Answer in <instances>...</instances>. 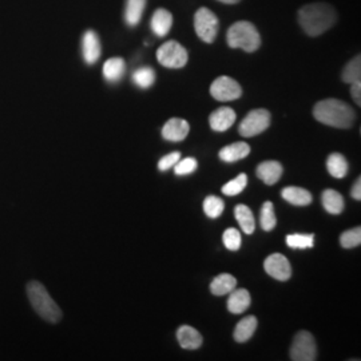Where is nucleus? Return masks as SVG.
<instances>
[{
	"mask_svg": "<svg viewBox=\"0 0 361 361\" xmlns=\"http://www.w3.org/2000/svg\"><path fill=\"white\" fill-rule=\"evenodd\" d=\"M337 13L326 3L307 4L298 11V23L310 37H319L335 26Z\"/></svg>",
	"mask_w": 361,
	"mask_h": 361,
	"instance_id": "f257e3e1",
	"label": "nucleus"
},
{
	"mask_svg": "<svg viewBox=\"0 0 361 361\" xmlns=\"http://www.w3.org/2000/svg\"><path fill=\"white\" fill-rule=\"evenodd\" d=\"M313 116L323 125L336 129H349L355 122V110L348 104L329 98L316 104L313 107Z\"/></svg>",
	"mask_w": 361,
	"mask_h": 361,
	"instance_id": "f03ea898",
	"label": "nucleus"
},
{
	"mask_svg": "<svg viewBox=\"0 0 361 361\" xmlns=\"http://www.w3.org/2000/svg\"><path fill=\"white\" fill-rule=\"evenodd\" d=\"M26 293L31 307L38 313L39 317L50 324H58L63 313L58 304L52 300L46 286L37 280H31L26 285Z\"/></svg>",
	"mask_w": 361,
	"mask_h": 361,
	"instance_id": "7ed1b4c3",
	"label": "nucleus"
},
{
	"mask_svg": "<svg viewBox=\"0 0 361 361\" xmlns=\"http://www.w3.org/2000/svg\"><path fill=\"white\" fill-rule=\"evenodd\" d=\"M226 42L232 49H241L245 52H255L257 51L261 46V37L253 23L247 20H240L235 22L228 30Z\"/></svg>",
	"mask_w": 361,
	"mask_h": 361,
	"instance_id": "20e7f679",
	"label": "nucleus"
},
{
	"mask_svg": "<svg viewBox=\"0 0 361 361\" xmlns=\"http://www.w3.org/2000/svg\"><path fill=\"white\" fill-rule=\"evenodd\" d=\"M194 30L202 42L213 43L219 35V18L212 10L201 7L194 15Z\"/></svg>",
	"mask_w": 361,
	"mask_h": 361,
	"instance_id": "39448f33",
	"label": "nucleus"
},
{
	"mask_svg": "<svg viewBox=\"0 0 361 361\" xmlns=\"http://www.w3.org/2000/svg\"><path fill=\"white\" fill-rule=\"evenodd\" d=\"M157 59L164 67L182 68L188 63L189 56L186 49L177 40H169L158 49Z\"/></svg>",
	"mask_w": 361,
	"mask_h": 361,
	"instance_id": "423d86ee",
	"label": "nucleus"
},
{
	"mask_svg": "<svg viewBox=\"0 0 361 361\" xmlns=\"http://www.w3.org/2000/svg\"><path fill=\"white\" fill-rule=\"evenodd\" d=\"M269 126H271V113L265 109H256V110H252L241 121L238 126V133L245 138H250L264 133Z\"/></svg>",
	"mask_w": 361,
	"mask_h": 361,
	"instance_id": "0eeeda50",
	"label": "nucleus"
},
{
	"mask_svg": "<svg viewBox=\"0 0 361 361\" xmlns=\"http://www.w3.org/2000/svg\"><path fill=\"white\" fill-rule=\"evenodd\" d=\"M290 359L293 361H314L317 359L316 341L308 331L297 332L290 347Z\"/></svg>",
	"mask_w": 361,
	"mask_h": 361,
	"instance_id": "6e6552de",
	"label": "nucleus"
},
{
	"mask_svg": "<svg viewBox=\"0 0 361 361\" xmlns=\"http://www.w3.org/2000/svg\"><path fill=\"white\" fill-rule=\"evenodd\" d=\"M210 94L219 102H231L238 99L243 95V89L240 83L235 82L233 78L222 75L212 83Z\"/></svg>",
	"mask_w": 361,
	"mask_h": 361,
	"instance_id": "1a4fd4ad",
	"label": "nucleus"
},
{
	"mask_svg": "<svg viewBox=\"0 0 361 361\" xmlns=\"http://www.w3.org/2000/svg\"><path fill=\"white\" fill-rule=\"evenodd\" d=\"M265 271L279 281H288L292 277V267L281 253H273L264 262Z\"/></svg>",
	"mask_w": 361,
	"mask_h": 361,
	"instance_id": "9d476101",
	"label": "nucleus"
},
{
	"mask_svg": "<svg viewBox=\"0 0 361 361\" xmlns=\"http://www.w3.org/2000/svg\"><path fill=\"white\" fill-rule=\"evenodd\" d=\"M82 51H83V59L87 65H95L101 58V40L98 38L97 32L89 30L85 32L82 39Z\"/></svg>",
	"mask_w": 361,
	"mask_h": 361,
	"instance_id": "9b49d317",
	"label": "nucleus"
},
{
	"mask_svg": "<svg viewBox=\"0 0 361 361\" xmlns=\"http://www.w3.org/2000/svg\"><path fill=\"white\" fill-rule=\"evenodd\" d=\"M190 126L182 118H170L162 128V137L169 142H180L189 134Z\"/></svg>",
	"mask_w": 361,
	"mask_h": 361,
	"instance_id": "f8f14e48",
	"label": "nucleus"
},
{
	"mask_svg": "<svg viewBox=\"0 0 361 361\" xmlns=\"http://www.w3.org/2000/svg\"><path fill=\"white\" fill-rule=\"evenodd\" d=\"M235 118V111L231 107H219L209 116V125L212 130L222 133L232 128Z\"/></svg>",
	"mask_w": 361,
	"mask_h": 361,
	"instance_id": "ddd939ff",
	"label": "nucleus"
},
{
	"mask_svg": "<svg viewBox=\"0 0 361 361\" xmlns=\"http://www.w3.org/2000/svg\"><path fill=\"white\" fill-rule=\"evenodd\" d=\"M283 165L277 161H265L262 164H259L257 168V177L262 180L265 185H274L277 183L281 176H283Z\"/></svg>",
	"mask_w": 361,
	"mask_h": 361,
	"instance_id": "4468645a",
	"label": "nucleus"
},
{
	"mask_svg": "<svg viewBox=\"0 0 361 361\" xmlns=\"http://www.w3.org/2000/svg\"><path fill=\"white\" fill-rule=\"evenodd\" d=\"M173 26V15L168 10L165 8H158L155 11L153 18H152V22H150V27L153 30L155 35L158 38H164L166 37L170 30Z\"/></svg>",
	"mask_w": 361,
	"mask_h": 361,
	"instance_id": "2eb2a0df",
	"label": "nucleus"
},
{
	"mask_svg": "<svg viewBox=\"0 0 361 361\" xmlns=\"http://www.w3.org/2000/svg\"><path fill=\"white\" fill-rule=\"evenodd\" d=\"M177 340L182 348L189 350L201 348L202 345V336L193 326L189 325H182L178 328Z\"/></svg>",
	"mask_w": 361,
	"mask_h": 361,
	"instance_id": "dca6fc26",
	"label": "nucleus"
},
{
	"mask_svg": "<svg viewBox=\"0 0 361 361\" xmlns=\"http://www.w3.org/2000/svg\"><path fill=\"white\" fill-rule=\"evenodd\" d=\"M252 302L250 293L246 289H233L228 298V310L233 314L244 313Z\"/></svg>",
	"mask_w": 361,
	"mask_h": 361,
	"instance_id": "f3484780",
	"label": "nucleus"
},
{
	"mask_svg": "<svg viewBox=\"0 0 361 361\" xmlns=\"http://www.w3.org/2000/svg\"><path fill=\"white\" fill-rule=\"evenodd\" d=\"M250 154V146L246 142H235L221 149L219 159L228 164L237 162L240 159H244Z\"/></svg>",
	"mask_w": 361,
	"mask_h": 361,
	"instance_id": "a211bd4d",
	"label": "nucleus"
},
{
	"mask_svg": "<svg viewBox=\"0 0 361 361\" xmlns=\"http://www.w3.org/2000/svg\"><path fill=\"white\" fill-rule=\"evenodd\" d=\"M235 286H237L235 277L229 273H222L212 281L210 292L214 296H225V295H229L233 289H235Z\"/></svg>",
	"mask_w": 361,
	"mask_h": 361,
	"instance_id": "6ab92c4d",
	"label": "nucleus"
},
{
	"mask_svg": "<svg viewBox=\"0 0 361 361\" xmlns=\"http://www.w3.org/2000/svg\"><path fill=\"white\" fill-rule=\"evenodd\" d=\"M257 325V317H255V316L244 317L240 323L237 324V326L234 329V340L237 343H246L255 335Z\"/></svg>",
	"mask_w": 361,
	"mask_h": 361,
	"instance_id": "aec40b11",
	"label": "nucleus"
},
{
	"mask_svg": "<svg viewBox=\"0 0 361 361\" xmlns=\"http://www.w3.org/2000/svg\"><path fill=\"white\" fill-rule=\"evenodd\" d=\"M281 195L285 201L296 207H307L312 202V194L307 189L297 188V186L285 188L281 192Z\"/></svg>",
	"mask_w": 361,
	"mask_h": 361,
	"instance_id": "412c9836",
	"label": "nucleus"
},
{
	"mask_svg": "<svg viewBox=\"0 0 361 361\" xmlns=\"http://www.w3.org/2000/svg\"><path fill=\"white\" fill-rule=\"evenodd\" d=\"M126 71V63L122 58H111L104 65V77L110 83L119 82Z\"/></svg>",
	"mask_w": 361,
	"mask_h": 361,
	"instance_id": "4be33fe9",
	"label": "nucleus"
},
{
	"mask_svg": "<svg viewBox=\"0 0 361 361\" xmlns=\"http://www.w3.org/2000/svg\"><path fill=\"white\" fill-rule=\"evenodd\" d=\"M323 207L329 214H340L344 210V198L343 195L334 189H326L323 192Z\"/></svg>",
	"mask_w": 361,
	"mask_h": 361,
	"instance_id": "5701e85b",
	"label": "nucleus"
},
{
	"mask_svg": "<svg viewBox=\"0 0 361 361\" xmlns=\"http://www.w3.org/2000/svg\"><path fill=\"white\" fill-rule=\"evenodd\" d=\"M145 7H146V0H128L126 8H125V20L128 26L135 27L140 25Z\"/></svg>",
	"mask_w": 361,
	"mask_h": 361,
	"instance_id": "b1692460",
	"label": "nucleus"
},
{
	"mask_svg": "<svg viewBox=\"0 0 361 361\" xmlns=\"http://www.w3.org/2000/svg\"><path fill=\"white\" fill-rule=\"evenodd\" d=\"M326 170L335 178H344L348 173V162L344 155L332 153L326 159Z\"/></svg>",
	"mask_w": 361,
	"mask_h": 361,
	"instance_id": "393cba45",
	"label": "nucleus"
},
{
	"mask_svg": "<svg viewBox=\"0 0 361 361\" xmlns=\"http://www.w3.org/2000/svg\"><path fill=\"white\" fill-rule=\"evenodd\" d=\"M234 216H235L237 222L240 224L243 232L245 233V234H252V233L255 232L256 221H255L253 213H252V210L249 209V207L243 205V204L237 205L235 209H234Z\"/></svg>",
	"mask_w": 361,
	"mask_h": 361,
	"instance_id": "a878e982",
	"label": "nucleus"
},
{
	"mask_svg": "<svg viewBox=\"0 0 361 361\" xmlns=\"http://www.w3.org/2000/svg\"><path fill=\"white\" fill-rule=\"evenodd\" d=\"M133 82L135 86H138L140 89H149L154 85L155 82V71L149 67H140L133 73Z\"/></svg>",
	"mask_w": 361,
	"mask_h": 361,
	"instance_id": "bb28decb",
	"label": "nucleus"
},
{
	"mask_svg": "<svg viewBox=\"0 0 361 361\" xmlns=\"http://www.w3.org/2000/svg\"><path fill=\"white\" fill-rule=\"evenodd\" d=\"M343 82L345 83H355V82H360L361 79V56L357 55L355 56L350 62H348L344 70H343Z\"/></svg>",
	"mask_w": 361,
	"mask_h": 361,
	"instance_id": "cd10ccee",
	"label": "nucleus"
},
{
	"mask_svg": "<svg viewBox=\"0 0 361 361\" xmlns=\"http://www.w3.org/2000/svg\"><path fill=\"white\" fill-rule=\"evenodd\" d=\"M259 221H261V228L265 232H271L276 228L277 219H276V214H274V207H273L271 201L264 202V205L261 207Z\"/></svg>",
	"mask_w": 361,
	"mask_h": 361,
	"instance_id": "c85d7f7f",
	"label": "nucleus"
},
{
	"mask_svg": "<svg viewBox=\"0 0 361 361\" xmlns=\"http://www.w3.org/2000/svg\"><path fill=\"white\" fill-rule=\"evenodd\" d=\"M286 245L292 249H310L314 245V235L313 234H288L286 235Z\"/></svg>",
	"mask_w": 361,
	"mask_h": 361,
	"instance_id": "c756f323",
	"label": "nucleus"
},
{
	"mask_svg": "<svg viewBox=\"0 0 361 361\" xmlns=\"http://www.w3.org/2000/svg\"><path fill=\"white\" fill-rule=\"evenodd\" d=\"M225 204L217 195H209L204 201V212L209 219H219L224 213Z\"/></svg>",
	"mask_w": 361,
	"mask_h": 361,
	"instance_id": "7c9ffc66",
	"label": "nucleus"
},
{
	"mask_svg": "<svg viewBox=\"0 0 361 361\" xmlns=\"http://www.w3.org/2000/svg\"><path fill=\"white\" fill-rule=\"evenodd\" d=\"M246 185H247V177L245 173L238 174V177H235L234 180H229L228 183H225L222 186V193L225 195H238L245 190Z\"/></svg>",
	"mask_w": 361,
	"mask_h": 361,
	"instance_id": "2f4dec72",
	"label": "nucleus"
},
{
	"mask_svg": "<svg viewBox=\"0 0 361 361\" xmlns=\"http://www.w3.org/2000/svg\"><path fill=\"white\" fill-rule=\"evenodd\" d=\"M340 244L345 249H352L361 244V229L360 226H356L353 229H349L347 232L340 235Z\"/></svg>",
	"mask_w": 361,
	"mask_h": 361,
	"instance_id": "473e14b6",
	"label": "nucleus"
},
{
	"mask_svg": "<svg viewBox=\"0 0 361 361\" xmlns=\"http://www.w3.org/2000/svg\"><path fill=\"white\" fill-rule=\"evenodd\" d=\"M222 241H224V245L226 246V249L235 252L241 247V233L234 228H229L224 232Z\"/></svg>",
	"mask_w": 361,
	"mask_h": 361,
	"instance_id": "72a5a7b5",
	"label": "nucleus"
},
{
	"mask_svg": "<svg viewBox=\"0 0 361 361\" xmlns=\"http://www.w3.org/2000/svg\"><path fill=\"white\" fill-rule=\"evenodd\" d=\"M198 168V162L195 158L188 157L185 159H180L176 165H174V173L177 176H188L192 174Z\"/></svg>",
	"mask_w": 361,
	"mask_h": 361,
	"instance_id": "f704fd0d",
	"label": "nucleus"
},
{
	"mask_svg": "<svg viewBox=\"0 0 361 361\" xmlns=\"http://www.w3.org/2000/svg\"><path fill=\"white\" fill-rule=\"evenodd\" d=\"M180 159V152H173V153L165 155V157H162V158L159 159V162H158V169H159L161 171H166V170H170V169L174 168V165H176V164H177Z\"/></svg>",
	"mask_w": 361,
	"mask_h": 361,
	"instance_id": "c9c22d12",
	"label": "nucleus"
},
{
	"mask_svg": "<svg viewBox=\"0 0 361 361\" xmlns=\"http://www.w3.org/2000/svg\"><path fill=\"white\" fill-rule=\"evenodd\" d=\"M350 94H352V98L353 101L356 102L357 106L361 104V82H355L352 83V87H350Z\"/></svg>",
	"mask_w": 361,
	"mask_h": 361,
	"instance_id": "e433bc0d",
	"label": "nucleus"
},
{
	"mask_svg": "<svg viewBox=\"0 0 361 361\" xmlns=\"http://www.w3.org/2000/svg\"><path fill=\"white\" fill-rule=\"evenodd\" d=\"M352 198L353 200H356V201H360L361 200V178L359 177L357 180L355 182V185H353V188H352Z\"/></svg>",
	"mask_w": 361,
	"mask_h": 361,
	"instance_id": "4c0bfd02",
	"label": "nucleus"
},
{
	"mask_svg": "<svg viewBox=\"0 0 361 361\" xmlns=\"http://www.w3.org/2000/svg\"><path fill=\"white\" fill-rule=\"evenodd\" d=\"M221 3H225V4H237V3H240L241 0H219Z\"/></svg>",
	"mask_w": 361,
	"mask_h": 361,
	"instance_id": "58836bf2",
	"label": "nucleus"
}]
</instances>
